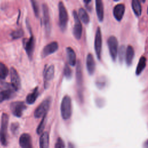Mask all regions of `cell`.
Segmentation results:
<instances>
[{"mask_svg": "<svg viewBox=\"0 0 148 148\" xmlns=\"http://www.w3.org/2000/svg\"><path fill=\"white\" fill-rule=\"evenodd\" d=\"M23 45L29 58L31 60L35 48V39L33 35L31 34V36L29 38H24Z\"/></svg>", "mask_w": 148, "mask_h": 148, "instance_id": "obj_8", "label": "cell"}, {"mask_svg": "<svg viewBox=\"0 0 148 148\" xmlns=\"http://www.w3.org/2000/svg\"><path fill=\"white\" fill-rule=\"evenodd\" d=\"M55 148H65V145L63 139L61 138H58L57 139L55 144Z\"/></svg>", "mask_w": 148, "mask_h": 148, "instance_id": "obj_34", "label": "cell"}, {"mask_svg": "<svg viewBox=\"0 0 148 148\" xmlns=\"http://www.w3.org/2000/svg\"><path fill=\"white\" fill-rule=\"evenodd\" d=\"M73 15L74 18V26L73 28V34L76 39H80L82 34V25L80 20L79 18L78 14L75 10L73 11Z\"/></svg>", "mask_w": 148, "mask_h": 148, "instance_id": "obj_10", "label": "cell"}, {"mask_svg": "<svg viewBox=\"0 0 148 148\" xmlns=\"http://www.w3.org/2000/svg\"><path fill=\"white\" fill-rule=\"evenodd\" d=\"M107 43L110 57L113 61H115L118 53L117 39L114 36H110L108 39Z\"/></svg>", "mask_w": 148, "mask_h": 148, "instance_id": "obj_6", "label": "cell"}, {"mask_svg": "<svg viewBox=\"0 0 148 148\" xmlns=\"http://www.w3.org/2000/svg\"><path fill=\"white\" fill-rule=\"evenodd\" d=\"M146 65V58L144 56H142L138 63L136 69V72L135 73L137 76L139 75L142 71L144 70Z\"/></svg>", "mask_w": 148, "mask_h": 148, "instance_id": "obj_24", "label": "cell"}, {"mask_svg": "<svg viewBox=\"0 0 148 148\" xmlns=\"http://www.w3.org/2000/svg\"><path fill=\"white\" fill-rule=\"evenodd\" d=\"M86 67L88 73L90 75H93L95 70V62L94 57L91 53H88L87 56Z\"/></svg>", "mask_w": 148, "mask_h": 148, "instance_id": "obj_18", "label": "cell"}, {"mask_svg": "<svg viewBox=\"0 0 148 148\" xmlns=\"http://www.w3.org/2000/svg\"><path fill=\"white\" fill-rule=\"evenodd\" d=\"M95 9H96V13H97L98 19L100 22H102L103 20V17H104L103 5L102 1L101 0L95 1Z\"/></svg>", "mask_w": 148, "mask_h": 148, "instance_id": "obj_19", "label": "cell"}, {"mask_svg": "<svg viewBox=\"0 0 148 148\" xmlns=\"http://www.w3.org/2000/svg\"><path fill=\"white\" fill-rule=\"evenodd\" d=\"M125 12V6L123 3L117 4L113 8V16L116 20L120 21L121 20Z\"/></svg>", "mask_w": 148, "mask_h": 148, "instance_id": "obj_17", "label": "cell"}, {"mask_svg": "<svg viewBox=\"0 0 148 148\" xmlns=\"http://www.w3.org/2000/svg\"><path fill=\"white\" fill-rule=\"evenodd\" d=\"M78 16L79 19L84 24H87L90 22V17L85 9L81 8L79 9Z\"/></svg>", "mask_w": 148, "mask_h": 148, "instance_id": "obj_26", "label": "cell"}, {"mask_svg": "<svg viewBox=\"0 0 148 148\" xmlns=\"http://www.w3.org/2000/svg\"><path fill=\"white\" fill-rule=\"evenodd\" d=\"M64 75L65 77L68 79H71L72 76V71L71 68L69 66L68 64H65L64 68Z\"/></svg>", "mask_w": 148, "mask_h": 148, "instance_id": "obj_32", "label": "cell"}, {"mask_svg": "<svg viewBox=\"0 0 148 148\" xmlns=\"http://www.w3.org/2000/svg\"><path fill=\"white\" fill-rule=\"evenodd\" d=\"M51 102V99L50 97H48L45 100H43L40 105L36 108L34 111V117L35 118L43 117L44 116L47 114V111L50 108Z\"/></svg>", "mask_w": 148, "mask_h": 148, "instance_id": "obj_5", "label": "cell"}, {"mask_svg": "<svg viewBox=\"0 0 148 148\" xmlns=\"http://www.w3.org/2000/svg\"><path fill=\"white\" fill-rule=\"evenodd\" d=\"M106 83V78L103 76H100L97 79L95 82V84L98 88H103L105 86Z\"/></svg>", "mask_w": 148, "mask_h": 148, "instance_id": "obj_30", "label": "cell"}, {"mask_svg": "<svg viewBox=\"0 0 148 148\" xmlns=\"http://www.w3.org/2000/svg\"><path fill=\"white\" fill-rule=\"evenodd\" d=\"M54 75V66L50 65L47 69H45L43 72L44 76V86L47 88L49 85L50 82L53 79Z\"/></svg>", "mask_w": 148, "mask_h": 148, "instance_id": "obj_15", "label": "cell"}, {"mask_svg": "<svg viewBox=\"0 0 148 148\" xmlns=\"http://www.w3.org/2000/svg\"><path fill=\"white\" fill-rule=\"evenodd\" d=\"M58 49V44L57 42H51V43L46 45L43 49L41 56L42 58H45L46 57L50 56V54L56 52Z\"/></svg>", "mask_w": 148, "mask_h": 148, "instance_id": "obj_13", "label": "cell"}, {"mask_svg": "<svg viewBox=\"0 0 148 148\" xmlns=\"http://www.w3.org/2000/svg\"><path fill=\"white\" fill-rule=\"evenodd\" d=\"M147 13L148 14V6H147Z\"/></svg>", "mask_w": 148, "mask_h": 148, "instance_id": "obj_38", "label": "cell"}, {"mask_svg": "<svg viewBox=\"0 0 148 148\" xmlns=\"http://www.w3.org/2000/svg\"><path fill=\"white\" fill-rule=\"evenodd\" d=\"M68 148H75V146L72 143L69 142L68 143Z\"/></svg>", "mask_w": 148, "mask_h": 148, "instance_id": "obj_37", "label": "cell"}, {"mask_svg": "<svg viewBox=\"0 0 148 148\" xmlns=\"http://www.w3.org/2000/svg\"><path fill=\"white\" fill-rule=\"evenodd\" d=\"M125 53H126V49L124 45H121L118 51V55H119V62L120 63H123V62L124 60L125 57Z\"/></svg>", "mask_w": 148, "mask_h": 148, "instance_id": "obj_28", "label": "cell"}, {"mask_svg": "<svg viewBox=\"0 0 148 148\" xmlns=\"http://www.w3.org/2000/svg\"><path fill=\"white\" fill-rule=\"evenodd\" d=\"M134 49L133 47L131 45L128 46L126 49V53H125V62L128 66H130L132 64L133 58L134 57Z\"/></svg>", "mask_w": 148, "mask_h": 148, "instance_id": "obj_21", "label": "cell"}, {"mask_svg": "<svg viewBox=\"0 0 148 148\" xmlns=\"http://www.w3.org/2000/svg\"><path fill=\"white\" fill-rule=\"evenodd\" d=\"M10 35L13 39H18L24 35V31L22 29H18L13 31Z\"/></svg>", "mask_w": 148, "mask_h": 148, "instance_id": "obj_31", "label": "cell"}, {"mask_svg": "<svg viewBox=\"0 0 148 148\" xmlns=\"http://www.w3.org/2000/svg\"><path fill=\"white\" fill-rule=\"evenodd\" d=\"M143 148H148V139L144 142L143 145Z\"/></svg>", "mask_w": 148, "mask_h": 148, "instance_id": "obj_36", "label": "cell"}, {"mask_svg": "<svg viewBox=\"0 0 148 148\" xmlns=\"http://www.w3.org/2000/svg\"><path fill=\"white\" fill-rule=\"evenodd\" d=\"M9 73V70L7 66L3 63L0 62V79H5Z\"/></svg>", "mask_w": 148, "mask_h": 148, "instance_id": "obj_27", "label": "cell"}, {"mask_svg": "<svg viewBox=\"0 0 148 148\" xmlns=\"http://www.w3.org/2000/svg\"><path fill=\"white\" fill-rule=\"evenodd\" d=\"M10 77L11 80V84L13 86L16 91L19 90L21 87L20 76L17 71L13 67L11 68L10 69Z\"/></svg>", "mask_w": 148, "mask_h": 148, "instance_id": "obj_14", "label": "cell"}, {"mask_svg": "<svg viewBox=\"0 0 148 148\" xmlns=\"http://www.w3.org/2000/svg\"><path fill=\"white\" fill-rule=\"evenodd\" d=\"M9 123V116L6 113H3L1 116L0 127V142L3 146L8 144V126Z\"/></svg>", "mask_w": 148, "mask_h": 148, "instance_id": "obj_3", "label": "cell"}, {"mask_svg": "<svg viewBox=\"0 0 148 148\" xmlns=\"http://www.w3.org/2000/svg\"><path fill=\"white\" fill-rule=\"evenodd\" d=\"M58 12H59V25L61 31L64 32L66 28L68 21V15L66 8L62 2H60L58 3Z\"/></svg>", "mask_w": 148, "mask_h": 148, "instance_id": "obj_4", "label": "cell"}, {"mask_svg": "<svg viewBox=\"0 0 148 148\" xmlns=\"http://www.w3.org/2000/svg\"><path fill=\"white\" fill-rule=\"evenodd\" d=\"M102 34L100 27H98L96 31L95 40H94V49L97 58L100 60L101 57V50H102Z\"/></svg>", "mask_w": 148, "mask_h": 148, "instance_id": "obj_9", "label": "cell"}, {"mask_svg": "<svg viewBox=\"0 0 148 148\" xmlns=\"http://www.w3.org/2000/svg\"><path fill=\"white\" fill-rule=\"evenodd\" d=\"M46 115L44 116L42 118V120L40 121L39 125L38 126V128L36 129V132L38 134H40L43 133V131L44 130V128L46 125Z\"/></svg>", "mask_w": 148, "mask_h": 148, "instance_id": "obj_29", "label": "cell"}, {"mask_svg": "<svg viewBox=\"0 0 148 148\" xmlns=\"http://www.w3.org/2000/svg\"><path fill=\"white\" fill-rule=\"evenodd\" d=\"M27 107L23 101H14L10 103V109L12 114L17 117L22 116L23 112Z\"/></svg>", "mask_w": 148, "mask_h": 148, "instance_id": "obj_7", "label": "cell"}, {"mask_svg": "<svg viewBox=\"0 0 148 148\" xmlns=\"http://www.w3.org/2000/svg\"><path fill=\"white\" fill-rule=\"evenodd\" d=\"M76 80L78 91L80 93V98H82V88H83V73L82 65L80 61L76 62Z\"/></svg>", "mask_w": 148, "mask_h": 148, "instance_id": "obj_12", "label": "cell"}, {"mask_svg": "<svg viewBox=\"0 0 148 148\" xmlns=\"http://www.w3.org/2000/svg\"><path fill=\"white\" fill-rule=\"evenodd\" d=\"M19 145L21 148H33L31 135L27 133L21 135L19 138Z\"/></svg>", "mask_w": 148, "mask_h": 148, "instance_id": "obj_16", "label": "cell"}, {"mask_svg": "<svg viewBox=\"0 0 148 148\" xmlns=\"http://www.w3.org/2000/svg\"><path fill=\"white\" fill-rule=\"evenodd\" d=\"M61 114L63 119L68 120L72 115V102L69 95H65L61 103Z\"/></svg>", "mask_w": 148, "mask_h": 148, "instance_id": "obj_1", "label": "cell"}, {"mask_svg": "<svg viewBox=\"0 0 148 148\" xmlns=\"http://www.w3.org/2000/svg\"><path fill=\"white\" fill-rule=\"evenodd\" d=\"M16 91L11 84H2L0 86V103L13 98Z\"/></svg>", "mask_w": 148, "mask_h": 148, "instance_id": "obj_2", "label": "cell"}, {"mask_svg": "<svg viewBox=\"0 0 148 148\" xmlns=\"http://www.w3.org/2000/svg\"><path fill=\"white\" fill-rule=\"evenodd\" d=\"M19 128V124L18 123H13L11 125V131L13 134H16Z\"/></svg>", "mask_w": 148, "mask_h": 148, "instance_id": "obj_35", "label": "cell"}, {"mask_svg": "<svg viewBox=\"0 0 148 148\" xmlns=\"http://www.w3.org/2000/svg\"><path fill=\"white\" fill-rule=\"evenodd\" d=\"M39 147L49 148V135L47 132H43L39 138Z\"/></svg>", "mask_w": 148, "mask_h": 148, "instance_id": "obj_22", "label": "cell"}, {"mask_svg": "<svg viewBox=\"0 0 148 148\" xmlns=\"http://www.w3.org/2000/svg\"><path fill=\"white\" fill-rule=\"evenodd\" d=\"M42 10H43V24L45 26V31L47 34H50L51 31V21H50V17L49 8L46 3H43Z\"/></svg>", "mask_w": 148, "mask_h": 148, "instance_id": "obj_11", "label": "cell"}, {"mask_svg": "<svg viewBox=\"0 0 148 148\" xmlns=\"http://www.w3.org/2000/svg\"><path fill=\"white\" fill-rule=\"evenodd\" d=\"M38 95H39L38 88L35 87L33 90V91L27 96V98H26L27 103L28 104H33L36 100Z\"/></svg>", "mask_w": 148, "mask_h": 148, "instance_id": "obj_23", "label": "cell"}, {"mask_svg": "<svg viewBox=\"0 0 148 148\" xmlns=\"http://www.w3.org/2000/svg\"><path fill=\"white\" fill-rule=\"evenodd\" d=\"M131 6L135 14L138 17L140 16L142 13V7L140 2L138 0H132Z\"/></svg>", "mask_w": 148, "mask_h": 148, "instance_id": "obj_25", "label": "cell"}, {"mask_svg": "<svg viewBox=\"0 0 148 148\" xmlns=\"http://www.w3.org/2000/svg\"><path fill=\"white\" fill-rule=\"evenodd\" d=\"M31 2L32 3V6L33 10H34V12L35 13V15L38 17V16H39V13L38 4L35 1H31Z\"/></svg>", "mask_w": 148, "mask_h": 148, "instance_id": "obj_33", "label": "cell"}, {"mask_svg": "<svg viewBox=\"0 0 148 148\" xmlns=\"http://www.w3.org/2000/svg\"><path fill=\"white\" fill-rule=\"evenodd\" d=\"M66 53L68 63L71 66H75L76 64V54L73 49L71 47L66 48Z\"/></svg>", "mask_w": 148, "mask_h": 148, "instance_id": "obj_20", "label": "cell"}]
</instances>
